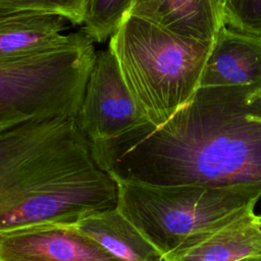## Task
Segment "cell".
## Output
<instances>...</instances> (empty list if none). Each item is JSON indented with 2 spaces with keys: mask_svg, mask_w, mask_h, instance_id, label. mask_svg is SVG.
<instances>
[{
  "mask_svg": "<svg viewBox=\"0 0 261 261\" xmlns=\"http://www.w3.org/2000/svg\"><path fill=\"white\" fill-rule=\"evenodd\" d=\"M213 42L186 38L126 13L108 48L147 119L159 125L200 88Z\"/></svg>",
  "mask_w": 261,
  "mask_h": 261,
  "instance_id": "3957f363",
  "label": "cell"
},
{
  "mask_svg": "<svg viewBox=\"0 0 261 261\" xmlns=\"http://www.w3.org/2000/svg\"><path fill=\"white\" fill-rule=\"evenodd\" d=\"M254 211L163 256V261H239L261 255V230Z\"/></svg>",
  "mask_w": 261,
  "mask_h": 261,
  "instance_id": "30bf717a",
  "label": "cell"
},
{
  "mask_svg": "<svg viewBox=\"0 0 261 261\" xmlns=\"http://www.w3.org/2000/svg\"><path fill=\"white\" fill-rule=\"evenodd\" d=\"M89 142L109 139L147 121L109 48L97 51L74 116Z\"/></svg>",
  "mask_w": 261,
  "mask_h": 261,
  "instance_id": "8992f818",
  "label": "cell"
},
{
  "mask_svg": "<svg viewBox=\"0 0 261 261\" xmlns=\"http://www.w3.org/2000/svg\"><path fill=\"white\" fill-rule=\"evenodd\" d=\"M221 17L228 28L261 36V0H225Z\"/></svg>",
  "mask_w": 261,
  "mask_h": 261,
  "instance_id": "9a60e30c",
  "label": "cell"
},
{
  "mask_svg": "<svg viewBox=\"0 0 261 261\" xmlns=\"http://www.w3.org/2000/svg\"><path fill=\"white\" fill-rule=\"evenodd\" d=\"M121 261H163L162 254L117 209L91 212L70 223H63Z\"/></svg>",
  "mask_w": 261,
  "mask_h": 261,
  "instance_id": "8fae6325",
  "label": "cell"
},
{
  "mask_svg": "<svg viewBox=\"0 0 261 261\" xmlns=\"http://www.w3.org/2000/svg\"><path fill=\"white\" fill-rule=\"evenodd\" d=\"M0 261H121L63 223L0 233Z\"/></svg>",
  "mask_w": 261,
  "mask_h": 261,
  "instance_id": "52a82bcc",
  "label": "cell"
},
{
  "mask_svg": "<svg viewBox=\"0 0 261 261\" xmlns=\"http://www.w3.org/2000/svg\"><path fill=\"white\" fill-rule=\"evenodd\" d=\"M66 21L63 16L57 14L32 11L11 23L0 27V60L67 43L74 34H62Z\"/></svg>",
  "mask_w": 261,
  "mask_h": 261,
  "instance_id": "7c38bea8",
  "label": "cell"
},
{
  "mask_svg": "<svg viewBox=\"0 0 261 261\" xmlns=\"http://www.w3.org/2000/svg\"><path fill=\"white\" fill-rule=\"evenodd\" d=\"M132 0H90L84 33L94 42L102 43L114 33L128 12Z\"/></svg>",
  "mask_w": 261,
  "mask_h": 261,
  "instance_id": "4fadbf2b",
  "label": "cell"
},
{
  "mask_svg": "<svg viewBox=\"0 0 261 261\" xmlns=\"http://www.w3.org/2000/svg\"><path fill=\"white\" fill-rule=\"evenodd\" d=\"M116 184L117 209L162 256L254 211L261 198V185Z\"/></svg>",
  "mask_w": 261,
  "mask_h": 261,
  "instance_id": "277c9868",
  "label": "cell"
},
{
  "mask_svg": "<svg viewBox=\"0 0 261 261\" xmlns=\"http://www.w3.org/2000/svg\"><path fill=\"white\" fill-rule=\"evenodd\" d=\"M116 203L117 184L95 162L74 116L0 133V233L70 223Z\"/></svg>",
  "mask_w": 261,
  "mask_h": 261,
  "instance_id": "7a4b0ae2",
  "label": "cell"
},
{
  "mask_svg": "<svg viewBox=\"0 0 261 261\" xmlns=\"http://www.w3.org/2000/svg\"><path fill=\"white\" fill-rule=\"evenodd\" d=\"M90 0H0V7L57 14L73 24H83Z\"/></svg>",
  "mask_w": 261,
  "mask_h": 261,
  "instance_id": "5bb4252c",
  "label": "cell"
},
{
  "mask_svg": "<svg viewBox=\"0 0 261 261\" xmlns=\"http://www.w3.org/2000/svg\"><path fill=\"white\" fill-rule=\"evenodd\" d=\"M94 41L75 33L62 45L0 60V133L75 116L95 58Z\"/></svg>",
  "mask_w": 261,
  "mask_h": 261,
  "instance_id": "5b68a950",
  "label": "cell"
},
{
  "mask_svg": "<svg viewBox=\"0 0 261 261\" xmlns=\"http://www.w3.org/2000/svg\"><path fill=\"white\" fill-rule=\"evenodd\" d=\"M255 219H256V223H257V225H258V227L260 228V230H261V214H256V216H255Z\"/></svg>",
  "mask_w": 261,
  "mask_h": 261,
  "instance_id": "ac0fdd59",
  "label": "cell"
},
{
  "mask_svg": "<svg viewBox=\"0 0 261 261\" xmlns=\"http://www.w3.org/2000/svg\"><path fill=\"white\" fill-rule=\"evenodd\" d=\"M127 13L203 42H213L224 25L217 0H132Z\"/></svg>",
  "mask_w": 261,
  "mask_h": 261,
  "instance_id": "9c48e42d",
  "label": "cell"
},
{
  "mask_svg": "<svg viewBox=\"0 0 261 261\" xmlns=\"http://www.w3.org/2000/svg\"><path fill=\"white\" fill-rule=\"evenodd\" d=\"M217 1H218V4H219V7H220V11H221V8H222L225 0H217Z\"/></svg>",
  "mask_w": 261,
  "mask_h": 261,
  "instance_id": "d6986e66",
  "label": "cell"
},
{
  "mask_svg": "<svg viewBox=\"0 0 261 261\" xmlns=\"http://www.w3.org/2000/svg\"><path fill=\"white\" fill-rule=\"evenodd\" d=\"M6 18H7L6 11L4 9L0 8V25H2L6 21Z\"/></svg>",
  "mask_w": 261,
  "mask_h": 261,
  "instance_id": "e0dca14e",
  "label": "cell"
},
{
  "mask_svg": "<svg viewBox=\"0 0 261 261\" xmlns=\"http://www.w3.org/2000/svg\"><path fill=\"white\" fill-rule=\"evenodd\" d=\"M239 261H261V255H255V256H250L244 259H241Z\"/></svg>",
  "mask_w": 261,
  "mask_h": 261,
  "instance_id": "2e32d148",
  "label": "cell"
},
{
  "mask_svg": "<svg viewBox=\"0 0 261 261\" xmlns=\"http://www.w3.org/2000/svg\"><path fill=\"white\" fill-rule=\"evenodd\" d=\"M222 86L261 87V36L221 27L200 87Z\"/></svg>",
  "mask_w": 261,
  "mask_h": 261,
  "instance_id": "ba28073f",
  "label": "cell"
},
{
  "mask_svg": "<svg viewBox=\"0 0 261 261\" xmlns=\"http://www.w3.org/2000/svg\"><path fill=\"white\" fill-rule=\"evenodd\" d=\"M115 181L146 186L261 185V87H200L165 122L91 141Z\"/></svg>",
  "mask_w": 261,
  "mask_h": 261,
  "instance_id": "6da1fadb",
  "label": "cell"
}]
</instances>
